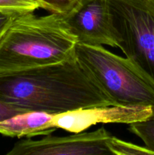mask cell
<instances>
[{"label":"cell","instance_id":"1","mask_svg":"<svg viewBox=\"0 0 154 155\" xmlns=\"http://www.w3.org/2000/svg\"><path fill=\"white\" fill-rule=\"evenodd\" d=\"M0 100L26 111L51 114L115 105L75 56L52 64L0 73Z\"/></svg>","mask_w":154,"mask_h":155},{"label":"cell","instance_id":"2","mask_svg":"<svg viewBox=\"0 0 154 155\" xmlns=\"http://www.w3.org/2000/svg\"><path fill=\"white\" fill-rule=\"evenodd\" d=\"M77 43L62 15L18 14L0 42V73L66 61L75 56Z\"/></svg>","mask_w":154,"mask_h":155},{"label":"cell","instance_id":"3","mask_svg":"<svg viewBox=\"0 0 154 155\" xmlns=\"http://www.w3.org/2000/svg\"><path fill=\"white\" fill-rule=\"evenodd\" d=\"M75 57L118 106L154 107V84L131 60L103 45L77 43Z\"/></svg>","mask_w":154,"mask_h":155},{"label":"cell","instance_id":"4","mask_svg":"<svg viewBox=\"0 0 154 155\" xmlns=\"http://www.w3.org/2000/svg\"><path fill=\"white\" fill-rule=\"evenodd\" d=\"M121 51L154 84V4L150 0H107Z\"/></svg>","mask_w":154,"mask_h":155},{"label":"cell","instance_id":"5","mask_svg":"<svg viewBox=\"0 0 154 155\" xmlns=\"http://www.w3.org/2000/svg\"><path fill=\"white\" fill-rule=\"evenodd\" d=\"M112 135L104 127L65 136H45L15 143L5 155H116L108 145Z\"/></svg>","mask_w":154,"mask_h":155},{"label":"cell","instance_id":"6","mask_svg":"<svg viewBox=\"0 0 154 155\" xmlns=\"http://www.w3.org/2000/svg\"><path fill=\"white\" fill-rule=\"evenodd\" d=\"M62 17L78 43L119 48V38L107 0H79Z\"/></svg>","mask_w":154,"mask_h":155},{"label":"cell","instance_id":"7","mask_svg":"<svg viewBox=\"0 0 154 155\" xmlns=\"http://www.w3.org/2000/svg\"><path fill=\"white\" fill-rule=\"evenodd\" d=\"M154 115L151 106L110 105L70 110L54 114L51 125L54 130L60 129L72 133L85 132L100 124H125L145 120Z\"/></svg>","mask_w":154,"mask_h":155},{"label":"cell","instance_id":"8","mask_svg":"<svg viewBox=\"0 0 154 155\" xmlns=\"http://www.w3.org/2000/svg\"><path fill=\"white\" fill-rule=\"evenodd\" d=\"M54 114L27 111L0 121V134L9 137L33 138L48 136L55 131L51 125Z\"/></svg>","mask_w":154,"mask_h":155},{"label":"cell","instance_id":"9","mask_svg":"<svg viewBox=\"0 0 154 155\" xmlns=\"http://www.w3.org/2000/svg\"><path fill=\"white\" fill-rule=\"evenodd\" d=\"M128 130L141 139L145 147L154 151V115L145 120L129 124Z\"/></svg>","mask_w":154,"mask_h":155},{"label":"cell","instance_id":"10","mask_svg":"<svg viewBox=\"0 0 154 155\" xmlns=\"http://www.w3.org/2000/svg\"><path fill=\"white\" fill-rule=\"evenodd\" d=\"M108 145L116 155H154V151L112 136Z\"/></svg>","mask_w":154,"mask_h":155},{"label":"cell","instance_id":"11","mask_svg":"<svg viewBox=\"0 0 154 155\" xmlns=\"http://www.w3.org/2000/svg\"><path fill=\"white\" fill-rule=\"evenodd\" d=\"M41 8L38 0H0V11L10 13L23 14L34 12Z\"/></svg>","mask_w":154,"mask_h":155},{"label":"cell","instance_id":"12","mask_svg":"<svg viewBox=\"0 0 154 155\" xmlns=\"http://www.w3.org/2000/svg\"><path fill=\"white\" fill-rule=\"evenodd\" d=\"M41 8L47 11L49 13L63 14L67 13L71 10L79 0H38Z\"/></svg>","mask_w":154,"mask_h":155},{"label":"cell","instance_id":"13","mask_svg":"<svg viewBox=\"0 0 154 155\" xmlns=\"http://www.w3.org/2000/svg\"><path fill=\"white\" fill-rule=\"evenodd\" d=\"M27 112L26 110L20 109L13 105L5 103L0 100V121L12 117L19 114Z\"/></svg>","mask_w":154,"mask_h":155},{"label":"cell","instance_id":"14","mask_svg":"<svg viewBox=\"0 0 154 155\" xmlns=\"http://www.w3.org/2000/svg\"><path fill=\"white\" fill-rule=\"evenodd\" d=\"M18 14L0 11V42H1L2 38L4 37L8 28L11 25L14 18Z\"/></svg>","mask_w":154,"mask_h":155},{"label":"cell","instance_id":"15","mask_svg":"<svg viewBox=\"0 0 154 155\" xmlns=\"http://www.w3.org/2000/svg\"><path fill=\"white\" fill-rule=\"evenodd\" d=\"M150 1H151V2H152V3H153V4H154V0H150Z\"/></svg>","mask_w":154,"mask_h":155}]
</instances>
